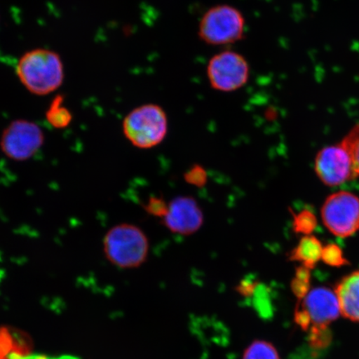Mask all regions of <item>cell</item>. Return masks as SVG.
<instances>
[{"label": "cell", "mask_w": 359, "mask_h": 359, "mask_svg": "<svg viewBox=\"0 0 359 359\" xmlns=\"http://www.w3.org/2000/svg\"><path fill=\"white\" fill-rule=\"evenodd\" d=\"M245 34V19L237 8L218 4L201 17L198 34L201 41L212 46H224L240 41Z\"/></svg>", "instance_id": "obj_4"}, {"label": "cell", "mask_w": 359, "mask_h": 359, "mask_svg": "<svg viewBox=\"0 0 359 359\" xmlns=\"http://www.w3.org/2000/svg\"><path fill=\"white\" fill-rule=\"evenodd\" d=\"M309 280H311V269L303 266L298 268L291 286L294 294L299 299H304L309 293Z\"/></svg>", "instance_id": "obj_17"}, {"label": "cell", "mask_w": 359, "mask_h": 359, "mask_svg": "<svg viewBox=\"0 0 359 359\" xmlns=\"http://www.w3.org/2000/svg\"><path fill=\"white\" fill-rule=\"evenodd\" d=\"M44 142V133L39 125L27 119H16L3 130L0 150L7 158L22 163L33 158Z\"/></svg>", "instance_id": "obj_6"}, {"label": "cell", "mask_w": 359, "mask_h": 359, "mask_svg": "<svg viewBox=\"0 0 359 359\" xmlns=\"http://www.w3.org/2000/svg\"><path fill=\"white\" fill-rule=\"evenodd\" d=\"M65 97L62 94H58L49 105L45 118L52 128L62 130L65 129L71 124L73 121V114L69 109L64 104Z\"/></svg>", "instance_id": "obj_13"}, {"label": "cell", "mask_w": 359, "mask_h": 359, "mask_svg": "<svg viewBox=\"0 0 359 359\" xmlns=\"http://www.w3.org/2000/svg\"><path fill=\"white\" fill-rule=\"evenodd\" d=\"M25 359H60V358H49L46 355H42V354H36V355L27 356Z\"/></svg>", "instance_id": "obj_22"}, {"label": "cell", "mask_w": 359, "mask_h": 359, "mask_svg": "<svg viewBox=\"0 0 359 359\" xmlns=\"http://www.w3.org/2000/svg\"><path fill=\"white\" fill-rule=\"evenodd\" d=\"M16 74L22 86L36 96L55 93L65 81V65L57 53L34 48L22 55L16 65Z\"/></svg>", "instance_id": "obj_1"}, {"label": "cell", "mask_w": 359, "mask_h": 359, "mask_svg": "<svg viewBox=\"0 0 359 359\" xmlns=\"http://www.w3.org/2000/svg\"><path fill=\"white\" fill-rule=\"evenodd\" d=\"M243 359H280L279 353L271 343L257 340L245 350Z\"/></svg>", "instance_id": "obj_14"}, {"label": "cell", "mask_w": 359, "mask_h": 359, "mask_svg": "<svg viewBox=\"0 0 359 359\" xmlns=\"http://www.w3.org/2000/svg\"><path fill=\"white\" fill-rule=\"evenodd\" d=\"M316 172L329 187H337L357 177L351 156L342 144L323 148L316 159Z\"/></svg>", "instance_id": "obj_9"}, {"label": "cell", "mask_w": 359, "mask_h": 359, "mask_svg": "<svg viewBox=\"0 0 359 359\" xmlns=\"http://www.w3.org/2000/svg\"><path fill=\"white\" fill-rule=\"evenodd\" d=\"M205 172L201 168H192L191 172L187 175V181L197 186L205 183Z\"/></svg>", "instance_id": "obj_21"}, {"label": "cell", "mask_w": 359, "mask_h": 359, "mask_svg": "<svg viewBox=\"0 0 359 359\" xmlns=\"http://www.w3.org/2000/svg\"><path fill=\"white\" fill-rule=\"evenodd\" d=\"M168 132V115L163 107L155 103L136 107L123 119L125 137L139 149H151L160 145Z\"/></svg>", "instance_id": "obj_3"}, {"label": "cell", "mask_w": 359, "mask_h": 359, "mask_svg": "<svg viewBox=\"0 0 359 359\" xmlns=\"http://www.w3.org/2000/svg\"><path fill=\"white\" fill-rule=\"evenodd\" d=\"M250 67L246 58L234 50H224L208 62L206 75L210 87L222 93H231L248 83Z\"/></svg>", "instance_id": "obj_7"}, {"label": "cell", "mask_w": 359, "mask_h": 359, "mask_svg": "<svg viewBox=\"0 0 359 359\" xmlns=\"http://www.w3.org/2000/svg\"><path fill=\"white\" fill-rule=\"evenodd\" d=\"M341 314L353 322L359 323V271L341 280L335 288Z\"/></svg>", "instance_id": "obj_11"}, {"label": "cell", "mask_w": 359, "mask_h": 359, "mask_svg": "<svg viewBox=\"0 0 359 359\" xmlns=\"http://www.w3.org/2000/svg\"><path fill=\"white\" fill-rule=\"evenodd\" d=\"M149 248L145 232L129 223L111 227L102 239V252L106 259L122 269L140 267L146 262Z\"/></svg>", "instance_id": "obj_2"}, {"label": "cell", "mask_w": 359, "mask_h": 359, "mask_svg": "<svg viewBox=\"0 0 359 359\" xmlns=\"http://www.w3.org/2000/svg\"><path fill=\"white\" fill-rule=\"evenodd\" d=\"M168 208V205L165 204L163 200L156 198V197L151 198L146 205L147 213L163 218L165 213H167Z\"/></svg>", "instance_id": "obj_20"}, {"label": "cell", "mask_w": 359, "mask_h": 359, "mask_svg": "<svg viewBox=\"0 0 359 359\" xmlns=\"http://www.w3.org/2000/svg\"><path fill=\"white\" fill-rule=\"evenodd\" d=\"M322 219L331 233L348 237L359 230V198L352 193L339 191L327 197L322 208Z\"/></svg>", "instance_id": "obj_8"}, {"label": "cell", "mask_w": 359, "mask_h": 359, "mask_svg": "<svg viewBox=\"0 0 359 359\" xmlns=\"http://www.w3.org/2000/svg\"><path fill=\"white\" fill-rule=\"evenodd\" d=\"M323 249L324 247L316 236H304L291 251L290 259L302 263L303 266L311 269L322 259Z\"/></svg>", "instance_id": "obj_12"}, {"label": "cell", "mask_w": 359, "mask_h": 359, "mask_svg": "<svg viewBox=\"0 0 359 359\" xmlns=\"http://www.w3.org/2000/svg\"><path fill=\"white\" fill-rule=\"evenodd\" d=\"M341 144L351 156L357 177H359V124L353 128Z\"/></svg>", "instance_id": "obj_16"}, {"label": "cell", "mask_w": 359, "mask_h": 359, "mask_svg": "<svg viewBox=\"0 0 359 359\" xmlns=\"http://www.w3.org/2000/svg\"><path fill=\"white\" fill-rule=\"evenodd\" d=\"M15 347V335L13 330L8 327H0V359H6Z\"/></svg>", "instance_id": "obj_19"}, {"label": "cell", "mask_w": 359, "mask_h": 359, "mask_svg": "<svg viewBox=\"0 0 359 359\" xmlns=\"http://www.w3.org/2000/svg\"><path fill=\"white\" fill-rule=\"evenodd\" d=\"M295 313V321L304 330L311 333L325 332L326 327L341 314L340 304L335 290L327 287H316L305 295Z\"/></svg>", "instance_id": "obj_5"}, {"label": "cell", "mask_w": 359, "mask_h": 359, "mask_svg": "<svg viewBox=\"0 0 359 359\" xmlns=\"http://www.w3.org/2000/svg\"><path fill=\"white\" fill-rule=\"evenodd\" d=\"M322 259L327 266L340 267L348 264V260L344 257L343 251L335 244L327 245L323 249Z\"/></svg>", "instance_id": "obj_18"}, {"label": "cell", "mask_w": 359, "mask_h": 359, "mask_svg": "<svg viewBox=\"0 0 359 359\" xmlns=\"http://www.w3.org/2000/svg\"><path fill=\"white\" fill-rule=\"evenodd\" d=\"M317 226L316 215L309 210L294 214L293 229L294 232L309 236Z\"/></svg>", "instance_id": "obj_15"}, {"label": "cell", "mask_w": 359, "mask_h": 359, "mask_svg": "<svg viewBox=\"0 0 359 359\" xmlns=\"http://www.w3.org/2000/svg\"><path fill=\"white\" fill-rule=\"evenodd\" d=\"M163 221L170 231L189 236L200 230L204 222V215L194 198L178 196L168 204Z\"/></svg>", "instance_id": "obj_10"}]
</instances>
